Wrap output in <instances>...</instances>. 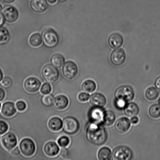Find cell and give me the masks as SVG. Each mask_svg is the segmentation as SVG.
I'll return each instance as SVG.
<instances>
[{
	"mask_svg": "<svg viewBox=\"0 0 160 160\" xmlns=\"http://www.w3.org/2000/svg\"><path fill=\"white\" fill-rule=\"evenodd\" d=\"M86 136L89 142L97 146L103 145L108 138L107 132L101 123H91L86 131Z\"/></svg>",
	"mask_w": 160,
	"mask_h": 160,
	"instance_id": "obj_1",
	"label": "cell"
},
{
	"mask_svg": "<svg viewBox=\"0 0 160 160\" xmlns=\"http://www.w3.org/2000/svg\"><path fill=\"white\" fill-rule=\"evenodd\" d=\"M42 41L46 48H54L58 44L59 38L58 34L54 29L47 28L42 31Z\"/></svg>",
	"mask_w": 160,
	"mask_h": 160,
	"instance_id": "obj_2",
	"label": "cell"
},
{
	"mask_svg": "<svg viewBox=\"0 0 160 160\" xmlns=\"http://www.w3.org/2000/svg\"><path fill=\"white\" fill-rule=\"evenodd\" d=\"M62 131L66 134L73 135L79 131L80 123L76 118L72 116H67L62 121Z\"/></svg>",
	"mask_w": 160,
	"mask_h": 160,
	"instance_id": "obj_3",
	"label": "cell"
},
{
	"mask_svg": "<svg viewBox=\"0 0 160 160\" xmlns=\"http://www.w3.org/2000/svg\"><path fill=\"white\" fill-rule=\"evenodd\" d=\"M42 74L45 81L50 84H54L56 82L60 76L58 69L51 64H48L43 67Z\"/></svg>",
	"mask_w": 160,
	"mask_h": 160,
	"instance_id": "obj_4",
	"label": "cell"
},
{
	"mask_svg": "<svg viewBox=\"0 0 160 160\" xmlns=\"http://www.w3.org/2000/svg\"><path fill=\"white\" fill-rule=\"evenodd\" d=\"M114 95L116 99L123 100L128 102L133 100L135 94L134 90L131 86L124 85L120 86L117 89Z\"/></svg>",
	"mask_w": 160,
	"mask_h": 160,
	"instance_id": "obj_5",
	"label": "cell"
},
{
	"mask_svg": "<svg viewBox=\"0 0 160 160\" xmlns=\"http://www.w3.org/2000/svg\"><path fill=\"white\" fill-rule=\"evenodd\" d=\"M19 148L23 156L30 157L35 153L36 147L33 141L29 138H25L20 142Z\"/></svg>",
	"mask_w": 160,
	"mask_h": 160,
	"instance_id": "obj_6",
	"label": "cell"
},
{
	"mask_svg": "<svg viewBox=\"0 0 160 160\" xmlns=\"http://www.w3.org/2000/svg\"><path fill=\"white\" fill-rule=\"evenodd\" d=\"M132 151L128 147L121 146L114 149L113 151V159L116 160H130L132 159Z\"/></svg>",
	"mask_w": 160,
	"mask_h": 160,
	"instance_id": "obj_7",
	"label": "cell"
},
{
	"mask_svg": "<svg viewBox=\"0 0 160 160\" xmlns=\"http://www.w3.org/2000/svg\"><path fill=\"white\" fill-rule=\"evenodd\" d=\"M62 72L63 76L67 79L72 80L77 76L78 67L76 63L73 61H67L62 66Z\"/></svg>",
	"mask_w": 160,
	"mask_h": 160,
	"instance_id": "obj_8",
	"label": "cell"
},
{
	"mask_svg": "<svg viewBox=\"0 0 160 160\" xmlns=\"http://www.w3.org/2000/svg\"><path fill=\"white\" fill-rule=\"evenodd\" d=\"M1 142L2 147L6 150L10 151L16 147L18 140L14 133L8 132L2 136Z\"/></svg>",
	"mask_w": 160,
	"mask_h": 160,
	"instance_id": "obj_9",
	"label": "cell"
},
{
	"mask_svg": "<svg viewBox=\"0 0 160 160\" xmlns=\"http://www.w3.org/2000/svg\"><path fill=\"white\" fill-rule=\"evenodd\" d=\"M2 13L5 21L10 23L15 22L18 20L19 16L16 8L11 5L5 6L2 11Z\"/></svg>",
	"mask_w": 160,
	"mask_h": 160,
	"instance_id": "obj_10",
	"label": "cell"
},
{
	"mask_svg": "<svg viewBox=\"0 0 160 160\" xmlns=\"http://www.w3.org/2000/svg\"><path fill=\"white\" fill-rule=\"evenodd\" d=\"M23 86L27 92L29 93H35L40 90L42 82L37 78L29 77L25 80Z\"/></svg>",
	"mask_w": 160,
	"mask_h": 160,
	"instance_id": "obj_11",
	"label": "cell"
},
{
	"mask_svg": "<svg viewBox=\"0 0 160 160\" xmlns=\"http://www.w3.org/2000/svg\"><path fill=\"white\" fill-rule=\"evenodd\" d=\"M105 112L102 108L93 107L89 111V120L92 123H101L102 122Z\"/></svg>",
	"mask_w": 160,
	"mask_h": 160,
	"instance_id": "obj_12",
	"label": "cell"
},
{
	"mask_svg": "<svg viewBox=\"0 0 160 160\" xmlns=\"http://www.w3.org/2000/svg\"><path fill=\"white\" fill-rule=\"evenodd\" d=\"M126 55L123 49L120 48L114 51L111 56V60L114 65L119 66L124 63L126 61Z\"/></svg>",
	"mask_w": 160,
	"mask_h": 160,
	"instance_id": "obj_13",
	"label": "cell"
},
{
	"mask_svg": "<svg viewBox=\"0 0 160 160\" xmlns=\"http://www.w3.org/2000/svg\"><path fill=\"white\" fill-rule=\"evenodd\" d=\"M1 112L4 117H12L17 112V109L15 103L12 102H4L2 106Z\"/></svg>",
	"mask_w": 160,
	"mask_h": 160,
	"instance_id": "obj_14",
	"label": "cell"
},
{
	"mask_svg": "<svg viewBox=\"0 0 160 160\" xmlns=\"http://www.w3.org/2000/svg\"><path fill=\"white\" fill-rule=\"evenodd\" d=\"M131 123L128 118L122 117L116 122L114 128L116 131L120 134H124L129 130Z\"/></svg>",
	"mask_w": 160,
	"mask_h": 160,
	"instance_id": "obj_15",
	"label": "cell"
},
{
	"mask_svg": "<svg viewBox=\"0 0 160 160\" xmlns=\"http://www.w3.org/2000/svg\"><path fill=\"white\" fill-rule=\"evenodd\" d=\"M30 5L33 12L39 13L45 12L48 8L46 0H31Z\"/></svg>",
	"mask_w": 160,
	"mask_h": 160,
	"instance_id": "obj_16",
	"label": "cell"
},
{
	"mask_svg": "<svg viewBox=\"0 0 160 160\" xmlns=\"http://www.w3.org/2000/svg\"><path fill=\"white\" fill-rule=\"evenodd\" d=\"M44 152L49 157H54L58 154L60 148L58 145L53 141L47 142L43 148Z\"/></svg>",
	"mask_w": 160,
	"mask_h": 160,
	"instance_id": "obj_17",
	"label": "cell"
},
{
	"mask_svg": "<svg viewBox=\"0 0 160 160\" xmlns=\"http://www.w3.org/2000/svg\"><path fill=\"white\" fill-rule=\"evenodd\" d=\"M69 103L67 96L63 95H59L54 98L53 105L55 109L62 111L66 109Z\"/></svg>",
	"mask_w": 160,
	"mask_h": 160,
	"instance_id": "obj_18",
	"label": "cell"
},
{
	"mask_svg": "<svg viewBox=\"0 0 160 160\" xmlns=\"http://www.w3.org/2000/svg\"><path fill=\"white\" fill-rule=\"evenodd\" d=\"M90 102L94 107L102 108L106 104V97L100 93L92 94L90 97Z\"/></svg>",
	"mask_w": 160,
	"mask_h": 160,
	"instance_id": "obj_19",
	"label": "cell"
},
{
	"mask_svg": "<svg viewBox=\"0 0 160 160\" xmlns=\"http://www.w3.org/2000/svg\"><path fill=\"white\" fill-rule=\"evenodd\" d=\"M108 42L111 48L116 49L120 48L123 45V38L120 34L114 33L110 36Z\"/></svg>",
	"mask_w": 160,
	"mask_h": 160,
	"instance_id": "obj_20",
	"label": "cell"
},
{
	"mask_svg": "<svg viewBox=\"0 0 160 160\" xmlns=\"http://www.w3.org/2000/svg\"><path fill=\"white\" fill-rule=\"evenodd\" d=\"M48 128L51 131L56 132L62 129V121L60 118L53 117L48 121Z\"/></svg>",
	"mask_w": 160,
	"mask_h": 160,
	"instance_id": "obj_21",
	"label": "cell"
},
{
	"mask_svg": "<svg viewBox=\"0 0 160 160\" xmlns=\"http://www.w3.org/2000/svg\"><path fill=\"white\" fill-rule=\"evenodd\" d=\"M124 111L127 116L132 117L137 116L139 114V109L137 104L131 102L126 104L124 109Z\"/></svg>",
	"mask_w": 160,
	"mask_h": 160,
	"instance_id": "obj_22",
	"label": "cell"
},
{
	"mask_svg": "<svg viewBox=\"0 0 160 160\" xmlns=\"http://www.w3.org/2000/svg\"><path fill=\"white\" fill-rule=\"evenodd\" d=\"M65 59L62 54H56L52 56L51 62L52 65L57 68H60L65 62Z\"/></svg>",
	"mask_w": 160,
	"mask_h": 160,
	"instance_id": "obj_23",
	"label": "cell"
},
{
	"mask_svg": "<svg viewBox=\"0 0 160 160\" xmlns=\"http://www.w3.org/2000/svg\"><path fill=\"white\" fill-rule=\"evenodd\" d=\"M116 118L115 114L112 111H105L102 121L103 123L106 126H110L115 122Z\"/></svg>",
	"mask_w": 160,
	"mask_h": 160,
	"instance_id": "obj_24",
	"label": "cell"
},
{
	"mask_svg": "<svg viewBox=\"0 0 160 160\" xmlns=\"http://www.w3.org/2000/svg\"><path fill=\"white\" fill-rule=\"evenodd\" d=\"M96 88V84L95 82L91 80H87L84 81L81 86L82 90L88 93H92L95 92Z\"/></svg>",
	"mask_w": 160,
	"mask_h": 160,
	"instance_id": "obj_25",
	"label": "cell"
},
{
	"mask_svg": "<svg viewBox=\"0 0 160 160\" xmlns=\"http://www.w3.org/2000/svg\"><path fill=\"white\" fill-rule=\"evenodd\" d=\"M29 43L33 48L40 47L42 43V36L39 33H35L32 34L29 38Z\"/></svg>",
	"mask_w": 160,
	"mask_h": 160,
	"instance_id": "obj_26",
	"label": "cell"
},
{
	"mask_svg": "<svg viewBox=\"0 0 160 160\" xmlns=\"http://www.w3.org/2000/svg\"><path fill=\"white\" fill-rule=\"evenodd\" d=\"M98 156L100 160H111L112 157L111 150L108 147H103L99 151Z\"/></svg>",
	"mask_w": 160,
	"mask_h": 160,
	"instance_id": "obj_27",
	"label": "cell"
},
{
	"mask_svg": "<svg viewBox=\"0 0 160 160\" xmlns=\"http://www.w3.org/2000/svg\"><path fill=\"white\" fill-rule=\"evenodd\" d=\"M159 92L156 88L153 87L149 88L145 92V96L150 101H154L159 96Z\"/></svg>",
	"mask_w": 160,
	"mask_h": 160,
	"instance_id": "obj_28",
	"label": "cell"
},
{
	"mask_svg": "<svg viewBox=\"0 0 160 160\" xmlns=\"http://www.w3.org/2000/svg\"><path fill=\"white\" fill-rule=\"evenodd\" d=\"M10 39V33L7 29L4 27H0V45L6 44Z\"/></svg>",
	"mask_w": 160,
	"mask_h": 160,
	"instance_id": "obj_29",
	"label": "cell"
},
{
	"mask_svg": "<svg viewBox=\"0 0 160 160\" xmlns=\"http://www.w3.org/2000/svg\"><path fill=\"white\" fill-rule=\"evenodd\" d=\"M150 116L153 118L157 119L160 117V105L155 104L152 105L149 109Z\"/></svg>",
	"mask_w": 160,
	"mask_h": 160,
	"instance_id": "obj_30",
	"label": "cell"
},
{
	"mask_svg": "<svg viewBox=\"0 0 160 160\" xmlns=\"http://www.w3.org/2000/svg\"><path fill=\"white\" fill-rule=\"evenodd\" d=\"M69 138L66 136H62L59 137L57 140V143L59 147L65 148L68 146L70 143Z\"/></svg>",
	"mask_w": 160,
	"mask_h": 160,
	"instance_id": "obj_31",
	"label": "cell"
},
{
	"mask_svg": "<svg viewBox=\"0 0 160 160\" xmlns=\"http://www.w3.org/2000/svg\"><path fill=\"white\" fill-rule=\"evenodd\" d=\"M54 98V96L52 94H48L43 97L42 98V102L45 106H51L53 104Z\"/></svg>",
	"mask_w": 160,
	"mask_h": 160,
	"instance_id": "obj_32",
	"label": "cell"
},
{
	"mask_svg": "<svg viewBox=\"0 0 160 160\" xmlns=\"http://www.w3.org/2000/svg\"><path fill=\"white\" fill-rule=\"evenodd\" d=\"M52 88L51 85L48 82L44 83L40 88V92L44 95H48L51 93Z\"/></svg>",
	"mask_w": 160,
	"mask_h": 160,
	"instance_id": "obj_33",
	"label": "cell"
},
{
	"mask_svg": "<svg viewBox=\"0 0 160 160\" xmlns=\"http://www.w3.org/2000/svg\"><path fill=\"white\" fill-rule=\"evenodd\" d=\"M12 79L9 77L5 76L3 78L0 87L3 88H8L12 85Z\"/></svg>",
	"mask_w": 160,
	"mask_h": 160,
	"instance_id": "obj_34",
	"label": "cell"
},
{
	"mask_svg": "<svg viewBox=\"0 0 160 160\" xmlns=\"http://www.w3.org/2000/svg\"><path fill=\"white\" fill-rule=\"evenodd\" d=\"M59 156L61 159H69L70 156L69 150L67 148H62L59 152Z\"/></svg>",
	"mask_w": 160,
	"mask_h": 160,
	"instance_id": "obj_35",
	"label": "cell"
},
{
	"mask_svg": "<svg viewBox=\"0 0 160 160\" xmlns=\"http://www.w3.org/2000/svg\"><path fill=\"white\" fill-rule=\"evenodd\" d=\"M9 129V125L5 121L3 120H0V136L7 132Z\"/></svg>",
	"mask_w": 160,
	"mask_h": 160,
	"instance_id": "obj_36",
	"label": "cell"
},
{
	"mask_svg": "<svg viewBox=\"0 0 160 160\" xmlns=\"http://www.w3.org/2000/svg\"><path fill=\"white\" fill-rule=\"evenodd\" d=\"M16 107L19 111H23L26 109L27 105L25 102L22 100H19L16 103Z\"/></svg>",
	"mask_w": 160,
	"mask_h": 160,
	"instance_id": "obj_37",
	"label": "cell"
},
{
	"mask_svg": "<svg viewBox=\"0 0 160 160\" xmlns=\"http://www.w3.org/2000/svg\"><path fill=\"white\" fill-rule=\"evenodd\" d=\"M89 95L85 92H82L80 93L78 96V99L81 102H86L89 100Z\"/></svg>",
	"mask_w": 160,
	"mask_h": 160,
	"instance_id": "obj_38",
	"label": "cell"
},
{
	"mask_svg": "<svg viewBox=\"0 0 160 160\" xmlns=\"http://www.w3.org/2000/svg\"><path fill=\"white\" fill-rule=\"evenodd\" d=\"M127 103L126 102L123 100L116 99L115 105L116 107L119 109H123L126 106Z\"/></svg>",
	"mask_w": 160,
	"mask_h": 160,
	"instance_id": "obj_39",
	"label": "cell"
},
{
	"mask_svg": "<svg viewBox=\"0 0 160 160\" xmlns=\"http://www.w3.org/2000/svg\"><path fill=\"white\" fill-rule=\"evenodd\" d=\"M21 153V151H20L19 148H18V147H15L14 148L12 149V150L10 151L11 154L12 156L17 157L20 156Z\"/></svg>",
	"mask_w": 160,
	"mask_h": 160,
	"instance_id": "obj_40",
	"label": "cell"
},
{
	"mask_svg": "<svg viewBox=\"0 0 160 160\" xmlns=\"http://www.w3.org/2000/svg\"><path fill=\"white\" fill-rule=\"evenodd\" d=\"M6 93L3 88L0 87V102H2L5 98Z\"/></svg>",
	"mask_w": 160,
	"mask_h": 160,
	"instance_id": "obj_41",
	"label": "cell"
},
{
	"mask_svg": "<svg viewBox=\"0 0 160 160\" xmlns=\"http://www.w3.org/2000/svg\"><path fill=\"white\" fill-rule=\"evenodd\" d=\"M139 120L138 118L136 116L132 117L131 120V123L133 124H137L138 123Z\"/></svg>",
	"mask_w": 160,
	"mask_h": 160,
	"instance_id": "obj_42",
	"label": "cell"
},
{
	"mask_svg": "<svg viewBox=\"0 0 160 160\" xmlns=\"http://www.w3.org/2000/svg\"><path fill=\"white\" fill-rule=\"evenodd\" d=\"M155 85L160 92V77L156 79L155 82Z\"/></svg>",
	"mask_w": 160,
	"mask_h": 160,
	"instance_id": "obj_43",
	"label": "cell"
},
{
	"mask_svg": "<svg viewBox=\"0 0 160 160\" xmlns=\"http://www.w3.org/2000/svg\"><path fill=\"white\" fill-rule=\"evenodd\" d=\"M5 21L2 13L0 12V27L4 24Z\"/></svg>",
	"mask_w": 160,
	"mask_h": 160,
	"instance_id": "obj_44",
	"label": "cell"
},
{
	"mask_svg": "<svg viewBox=\"0 0 160 160\" xmlns=\"http://www.w3.org/2000/svg\"><path fill=\"white\" fill-rule=\"evenodd\" d=\"M3 78H4V73H3L2 70L0 68V84H1Z\"/></svg>",
	"mask_w": 160,
	"mask_h": 160,
	"instance_id": "obj_45",
	"label": "cell"
},
{
	"mask_svg": "<svg viewBox=\"0 0 160 160\" xmlns=\"http://www.w3.org/2000/svg\"><path fill=\"white\" fill-rule=\"evenodd\" d=\"M57 1L58 0H47L48 2L51 4H55V3L57 2Z\"/></svg>",
	"mask_w": 160,
	"mask_h": 160,
	"instance_id": "obj_46",
	"label": "cell"
},
{
	"mask_svg": "<svg viewBox=\"0 0 160 160\" xmlns=\"http://www.w3.org/2000/svg\"><path fill=\"white\" fill-rule=\"evenodd\" d=\"M15 1V0H2V1L4 2L7 3V4H10V3H12Z\"/></svg>",
	"mask_w": 160,
	"mask_h": 160,
	"instance_id": "obj_47",
	"label": "cell"
},
{
	"mask_svg": "<svg viewBox=\"0 0 160 160\" xmlns=\"http://www.w3.org/2000/svg\"><path fill=\"white\" fill-rule=\"evenodd\" d=\"M68 1V0H58V1H59V2H65Z\"/></svg>",
	"mask_w": 160,
	"mask_h": 160,
	"instance_id": "obj_48",
	"label": "cell"
},
{
	"mask_svg": "<svg viewBox=\"0 0 160 160\" xmlns=\"http://www.w3.org/2000/svg\"><path fill=\"white\" fill-rule=\"evenodd\" d=\"M3 9V7L2 5L1 4H0V12L2 11Z\"/></svg>",
	"mask_w": 160,
	"mask_h": 160,
	"instance_id": "obj_49",
	"label": "cell"
},
{
	"mask_svg": "<svg viewBox=\"0 0 160 160\" xmlns=\"http://www.w3.org/2000/svg\"><path fill=\"white\" fill-rule=\"evenodd\" d=\"M2 106V104L1 102H0V111H1V110Z\"/></svg>",
	"mask_w": 160,
	"mask_h": 160,
	"instance_id": "obj_50",
	"label": "cell"
},
{
	"mask_svg": "<svg viewBox=\"0 0 160 160\" xmlns=\"http://www.w3.org/2000/svg\"><path fill=\"white\" fill-rule=\"evenodd\" d=\"M159 104H160V99H159Z\"/></svg>",
	"mask_w": 160,
	"mask_h": 160,
	"instance_id": "obj_51",
	"label": "cell"
}]
</instances>
